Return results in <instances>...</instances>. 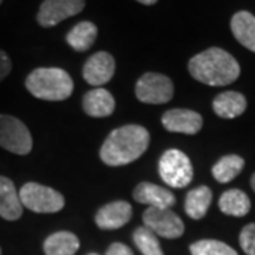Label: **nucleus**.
I'll return each instance as SVG.
<instances>
[{
	"label": "nucleus",
	"instance_id": "f257e3e1",
	"mask_svg": "<svg viewBox=\"0 0 255 255\" xmlns=\"http://www.w3.org/2000/svg\"><path fill=\"white\" fill-rule=\"evenodd\" d=\"M150 135L140 125H125L112 130L101 147V160L108 166L132 163L143 155Z\"/></svg>",
	"mask_w": 255,
	"mask_h": 255
},
{
	"label": "nucleus",
	"instance_id": "f03ea898",
	"mask_svg": "<svg viewBox=\"0 0 255 255\" xmlns=\"http://www.w3.org/2000/svg\"><path fill=\"white\" fill-rule=\"evenodd\" d=\"M189 71L197 81L211 87H223L240 77V64L233 55L219 47H211L189 61Z\"/></svg>",
	"mask_w": 255,
	"mask_h": 255
},
{
	"label": "nucleus",
	"instance_id": "7ed1b4c3",
	"mask_svg": "<svg viewBox=\"0 0 255 255\" xmlns=\"http://www.w3.org/2000/svg\"><path fill=\"white\" fill-rule=\"evenodd\" d=\"M26 88L38 100L64 101L74 91L73 78L70 74L55 67H41L28 74Z\"/></svg>",
	"mask_w": 255,
	"mask_h": 255
},
{
	"label": "nucleus",
	"instance_id": "20e7f679",
	"mask_svg": "<svg viewBox=\"0 0 255 255\" xmlns=\"http://www.w3.org/2000/svg\"><path fill=\"white\" fill-rule=\"evenodd\" d=\"M18 196L23 207H27L28 210L41 214L57 213L63 210L65 204L63 194L60 191L34 182L26 183L18 191Z\"/></svg>",
	"mask_w": 255,
	"mask_h": 255
},
{
	"label": "nucleus",
	"instance_id": "39448f33",
	"mask_svg": "<svg viewBox=\"0 0 255 255\" xmlns=\"http://www.w3.org/2000/svg\"><path fill=\"white\" fill-rule=\"evenodd\" d=\"M159 174L167 186L183 189L193 179L190 159L179 149H169L159 160Z\"/></svg>",
	"mask_w": 255,
	"mask_h": 255
},
{
	"label": "nucleus",
	"instance_id": "423d86ee",
	"mask_svg": "<svg viewBox=\"0 0 255 255\" xmlns=\"http://www.w3.org/2000/svg\"><path fill=\"white\" fill-rule=\"evenodd\" d=\"M0 146L16 155H28L33 147V137L20 119L0 114Z\"/></svg>",
	"mask_w": 255,
	"mask_h": 255
},
{
	"label": "nucleus",
	"instance_id": "0eeeda50",
	"mask_svg": "<svg viewBox=\"0 0 255 255\" xmlns=\"http://www.w3.org/2000/svg\"><path fill=\"white\" fill-rule=\"evenodd\" d=\"M137 100L145 104H166L173 98L174 87L172 80L163 74L146 73L136 82Z\"/></svg>",
	"mask_w": 255,
	"mask_h": 255
},
{
	"label": "nucleus",
	"instance_id": "6e6552de",
	"mask_svg": "<svg viewBox=\"0 0 255 255\" xmlns=\"http://www.w3.org/2000/svg\"><path fill=\"white\" fill-rule=\"evenodd\" d=\"M145 227L153 231L159 237L174 240L182 237L184 233V224L182 219L170 209L149 207L143 213Z\"/></svg>",
	"mask_w": 255,
	"mask_h": 255
},
{
	"label": "nucleus",
	"instance_id": "1a4fd4ad",
	"mask_svg": "<svg viewBox=\"0 0 255 255\" xmlns=\"http://www.w3.org/2000/svg\"><path fill=\"white\" fill-rule=\"evenodd\" d=\"M85 7V0H44L37 13V21L43 27H54Z\"/></svg>",
	"mask_w": 255,
	"mask_h": 255
},
{
	"label": "nucleus",
	"instance_id": "9d476101",
	"mask_svg": "<svg viewBox=\"0 0 255 255\" xmlns=\"http://www.w3.org/2000/svg\"><path fill=\"white\" fill-rule=\"evenodd\" d=\"M114 74H115V60L107 51H100L91 55L82 70L84 80L97 88L111 81Z\"/></svg>",
	"mask_w": 255,
	"mask_h": 255
},
{
	"label": "nucleus",
	"instance_id": "9b49d317",
	"mask_svg": "<svg viewBox=\"0 0 255 255\" xmlns=\"http://www.w3.org/2000/svg\"><path fill=\"white\" fill-rule=\"evenodd\" d=\"M162 124L164 129L174 133H186V135H196L201 130L203 118L200 114L191 110L176 108L164 112L162 117Z\"/></svg>",
	"mask_w": 255,
	"mask_h": 255
},
{
	"label": "nucleus",
	"instance_id": "f8f14e48",
	"mask_svg": "<svg viewBox=\"0 0 255 255\" xmlns=\"http://www.w3.org/2000/svg\"><path fill=\"white\" fill-rule=\"evenodd\" d=\"M132 217V207L128 201H112L101 207L95 216V223L101 230H117L124 227Z\"/></svg>",
	"mask_w": 255,
	"mask_h": 255
},
{
	"label": "nucleus",
	"instance_id": "ddd939ff",
	"mask_svg": "<svg viewBox=\"0 0 255 255\" xmlns=\"http://www.w3.org/2000/svg\"><path fill=\"white\" fill-rule=\"evenodd\" d=\"M133 199L137 203L157 209H170L176 203V197L172 191L149 182H142L137 184L133 190Z\"/></svg>",
	"mask_w": 255,
	"mask_h": 255
},
{
	"label": "nucleus",
	"instance_id": "4468645a",
	"mask_svg": "<svg viewBox=\"0 0 255 255\" xmlns=\"http://www.w3.org/2000/svg\"><path fill=\"white\" fill-rule=\"evenodd\" d=\"M21 214L23 204L14 183L9 177L0 176V217L7 221H16Z\"/></svg>",
	"mask_w": 255,
	"mask_h": 255
},
{
	"label": "nucleus",
	"instance_id": "2eb2a0df",
	"mask_svg": "<svg viewBox=\"0 0 255 255\" xmlns=\"http://www.w3.org/2000/svg\"><path fill=\"white\" fill-rule=\"evenodd\" d=\"M82 108L92 118H105L115 111V100L112 94L104 88H95L85 94Z\"/></svg>",
	"mask_w": 255,
	"mask_h": 255
},
{
	"label": "nucleus",
	"instance_id": "dca6fc26",
	"mask_svg": "<svg viewBox=\"0 0 255 255\" xmlns=\"http://www.w3.org/2000/svg\"><path fill=\"white\" fill-rule=\"evenodd\" d=\"M213 110L220 118H237L247 110L246 97L237 91L223 92L213 101Z\"/></svg>",
	"mask_w": 255,
	"mask_h": 255
},
{
	"label": "nucleus",
	"instance_id": "f3484780",
	"mask_svg": "<svg viewBox=\"0 0 255 255\" xmlns=\"http://www.w3.org/2000/svg\"><path fill=\"white\" fill-rule=\"evenodd\" d=\"M231 31L237 41L255 53V16L250 11H238L231 18Z\"/></svg>",
	"mask_w": 255,
	"mask_h": 255
},
{
	"label": "nucleus",
	"instance_id": "a211bd4d",
	"mask_svg": "<svg viewBox=\"0 0 255 255\" xmlns=\"http://www.w3.org/2000/svg\"><path fill=\"white\" fill-rule=\"evenodd\" d=\"M213 200V193L207 186H199L187 193L184 201V211L193 220H201L209 211Z\"/></svg>",
	"mask_w": 255,
	"mask_h": 255
},
{
	"label": "nucleus",
	"instance_id": "6ab92c4d",
	"mask_svg": "<svg viewBox=\"0 0 255 255\" xmlns=\"http://www.w3.org/2000/svg\"><path fill=\"white\" fill-rule=\"evenodd\" d=\"M78 248L80 240L70 231H57L47 237L43 246L46 255H74Z\"/></svg>",
	"mask_w": 255,
	"mask_h": 255
},
{
	"label": "nucleus",
	"instance_id": "aec40b11",
	"mask_svg": "<svg viewBox=\"0 0 255 255\" xmlns=\"http://www.w3.org/2000/svg\"><path fill=\"white\" fill-rule=\"evenodd\" d=\"M221 213L233 217H244L251 209V201L244 191L238 189L224 191L219 200Z\"/></svg>",
	"mask_w": 255,
	"mask_h": 255
},
{
	"label": "nucleus",
	"instance_id": "412c9836",
	"mask_svg": "<svg viewBox=\"0 0 255 255\" xmlns=\"http://www.w3.org/2000/svg\"><path fill=\"white\" fill-rule=\"evenodd\" d=\"M98 36V28L91 21H80L67 34V43L75 51H87L95 43Z\"/></svg>",
	"mask_w": 255,
	"mask_h": 255
},
{
	"label": "nucleus",
	"instance_id": "4be33fe9",
	"mask_svg": "<svg viewBox=\"0 0 255 255\" xmlns=\"http://www.w3.org/2000/svg\"><path fill=\"white\" fill-rule=\"evenodd\" d=\"M244 159L238 155H227L221 157L213 166V176L219 183H228L236 179L244 169Z\"/></svg>",
	"mask_w": 255,
	"mask_h": 255
},
{
	"label": "nucleus",
	"instance_id": "5701e85b",
	"mask_svg": "<svg viewBox=\"0 0 255 255\" xmlns=\"http://www.w3.org/2000/svg\"><path fill=\"white\" fill-rule=\"evenodd\" d=\"M133 241L143 255H164L157 236L147 227L136 228L133 233Z\"/></svg>",
	"mask_w": 255,
	"mask_h": 255
},
{
	"label": "nucleus",
	"instance_id": "b1692460",
	"mask_svg": "<svg viewBox=\"0 0 255 255\" xmlns=\"http://www.w3.org/2000/svg\"><path fill=\"white\" fill-rule=\"evenodd\" d=\"M191 255H238L233 248L217 240H200L190 246Z\"/></svg>",
	"mask_w": 255,
	"mask_h": 255
},
{
	"label": "nucleus",
	"instance_id": "393cba45",
	"mask_svg": "<svg viewBox=\"0 0 255 255\" xmlns=\"http://www.w3.org/2000/svg\"><path fill=\"white\" fill-rule=\"evenodd\" d=\"M240 246L247 255H255V223L248 224L241 230Z\"/></svg>",
	"mask_w": 255,
	"mask_h": 255
},
{
	"label": "nucleus",
	"instance_id": "a878e982",
	"mask_svg": "<svg viewBox=\"0 0 255 255\" xmlns=\"http://www.w3.org/2000/svg\"><path fill=\"white\" fill-rule=\"evenodd\" d=\"M10 71H11V61H10L9 55L3 50H0V82L9 75Z\"/></svg>",
	"mask_w": 255,
	"mask_h": 255
},
{
	"label": "nucleus",
	"instance_id": "bb28decb",
	"mask_svg": "<svg viewBox=\"0 0 255 255\" xmlns=\"http://www.w3.org/2000/svg\"><path fill=\"white\" fill-rule=\"evenodd\" d=\"M105 255H133V253L125 244H122V243H114V244H111V247L108 248V251H107Z\"/></svg>",
	"mask_w": 255,
	"mask_h": 255
},
{
	"label": "nucleus",
	"instance_id": "cd10ccee",
	"mask_svg": "<svg viewBox=\"0 0 255 255\" xmlns=\"http://www.w3.org/2000/svg\"><path fill=\"white\" fill-rule=\"evenodd\" d=\"M139 3H142V4H145V6H152V4H155L157 0H136Z\"/></svg>",
	"mask_w": 255,
	"mask_h": 255
},
{
	"label": "nucleus",
	"instance_id": "c85d7f7f",
	"mask_svg": "<svg viewBox=\"0 0 255 255\" xmlns=\"http://www.w3.org/2000/svg\"><path fill=\"white\" fill-rule=\"evenodd\" d=\"M251 187H253V190L255 191V173L253 174V177H251Z\"/></svg>",
	"mask_w": 255,
	"mask_h": 255
},
{
	"label": "nucleus",
	"instance_id": "c756f323",
	"mask_svg": "<svg viewBox=\"0 0 255 255\" xmlns=\"http://www.w3.org/2000/svg\"><path fill=\"white\" fill-rule=\"evenodd\" d=\"M0 255H1V248H0Z\"/></svg>",
	"mask_w": 255,
	"mask_h": 255
},
{
	"label": "nucleus",
	"instance_id": "7c9ffc66",
	"mask_svg": "<svg viewBox=\"0 0 255 255\" xmlns=\"http://www.w3.org/2000/svg\"><path fill=\"white\" fill-rule=\"evenodd\" d=\"M90 255H98V254H90Z\"/></svg>",
	"mask_w": 255,
	"mask_h": 255
},
{
	"label": "nucleus",
	"instance_id": "2f4dec72",
	"mask_svg": "<svg viewBox=\"0 0 255 255\" xmlns=\"http://www.w3.org/2000/svg\"><path fill=\"white\" fill-rule=\"evenodd\" d=\"M1 1H3V0H0V3H1Z\"/></svg>",
	"mask_w": 255,
	"mask_h": 255
}]
</instances>
